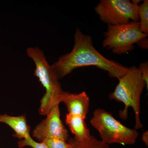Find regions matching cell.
I'll return each instance as SVG.
<instances>
[{
	"label": "cell",
	"mask_w": 148,
	"mask_h": 148,
	"mask_svg": "<svg viewBox=\"0 0 148 148\" xmlns=\"http://www.w3.org/2000/svg\"><path fill=\"white\" fill-rule=\"evenodd\" d=\"M138 17L140 20V31L145 34H148V1L144 0L143 3L138 5Z\"/></svg>",
	"instance_id": "7c38bea8"
},
{
	"label": "cell",
	"mask_w": 148,
	"mask_h": 148,
	"mask_svg": "<svg viewBox=\"0 0 148 148\" xmlns=\"http://www.w3.org/2000/svg\"><path fill=\"white\" fill-rule=\"evenodd\" d=\"M138 46L141 48L147 49L148 47V40L147 37L140 40L138 43Z\"/></svg>",
	"instance_id": "2e32d148"
},
{
	"label": "cell",
	"mask_w": 148,
	"mask_h": 148,
	"mask_svg": "<svg viewBox=\"0 0 148 148\" xmlns=\"http://www.w3.org/2000/svg\"><path fill=\"white\" fill-rule=\"evenodd\" d=\"M0 148H1V147H0Z\"/></svg>",
	"instance_id": "ac0fdd59"
},
{
	"label": "cell",
	"mask_w": 148,
	"mask_h": 148,
	"mask_svg": "<svg viewBox=\"0 0 148 148\" xmlns=\"http://www.w3.org/2000/svg\"><path fill=\"white\" fill-rule=\"evenodd\" d=\"M66 122L72 133L75 135L74 139L77 141H85L92 137L85 119L82 117L68 113L66 116Z\"/></svg>",
	"instance_id": "30bf717a"
},
{
	"label": "cell",
	"mask_w": 148,
	"mask_h": 148,
	"mask_svg": "<svg viewBox=\"0 0 148 148\" xmlns=\"http://www.w3.org/2000/svg\"><path fill=\"white\" fill-rule=\"evenodd\" d=\"M138 6L129 0H101L94 10L103 23L115 25L138 22Z\"/></svg>",
	"instance_id": "8992f818"
},
{
	"label": "cell",
	"mask_w": 148,
	"mask_h": 148,
	"mask_svg": "<svg viewBox=\"0 0 148 148\" xmlns=\"http://www.w3.org/2000/svg\"><path fill=\"white\" fill-rule=\"evenodd\" d=\"M89 98L85 91L72 93L64 91L62 102L66 105L69 113L85 119L88 112Z\"/></svg>",
	"instance_id": "ba28073f"
},
{
	"label": "cell",
	"mask_w": 148,
	"mask_h": 148,
	"mask_svg": "<svg viewBox=\"0 0 148 148\" xmlns=\"http://www.w3.org/2000/svg\"><path fill=\"white\" fill-rule=\"evenodd\" d=\"M0 123H4L9 126L14 132V138L23 140L31 136L30 127L27 123L25 115L12 116L7 114L0 115Z\"/></svg>",
	"instance_id": "9c48e42d"
},
{
	"label": "cell",
	"mask_w": 148,
	"mask_h": 148,
	"mask_svg": "<svg viewBox=\"0 0 148 148\" xmlns=\"http://www.w3.org/2000/svg\"><path fill=\"white\" fill-rule=\"evenodd\" d=\"M119 80L114 90L110 94V98L124 104V109L119 112L122 119L127 118L128 108H132L135 114V129L143 128L140 117V98L146 85L140 70L135 66L129 67L126 73Z\"/></svg>",
	"instance_id": "3957f363"
},
{
	"label": "cell",
	"mask_w": 148,
	"mask_h": 148,
	"mask_svg": "<svg viewBox=\"0 0 148 148\" xmlns=\"http://www.w3.org/2000/svg\"><path fill=\"white\" fill-rule=\"evenodd\" d=\"M95 66L108 72L112 78L119 79L126 73L128 68L104 57L95 49L92 38L77 28L74 34V45L70 53L62 56L51 65L58 79H61L77 68Z\"/></svg>",
	"instance_id": "6da1fadb"
},
{
	"label": "cell",
	"mask_w": 148,
	"mask_h": 148,
	"mask_svg": "<svg viewBox=\"0 0 148 148\" xmlns=\"http://www.w3.org/2000/svg\"><path fill=\"white\" fill-rule=\"evenodd\" d=\"M68 142L71 143L73 148H110L109 145L92 136L89 140L81 142L70 138Z\"/></svg>",
	"instance_id": "8fae6325"
},
{
	"label": "cell",
	"mask_w": 148,
	"mask_h": 148,
	"mask_svg": "<svg viewBox=\"0 0 148 148\" xmlns=\"http://www.w3.org/2000/svg\"><path fill=\"white\" fill-rule=\"evenodd\" d=\"M90 123L99 132L101 140L109 145L114 143L134 145L139 137L137 130L125 126L103 109L95 110Z\"/></svg>",
	"instance_id": "277c9868"
},
{
	"label": "cell",
	"mask_w": 148,
	"mask_h": 148,
	"mask_svg": "<svg viewBox=\"0 0 148 148\" xmlns=\"http://www.w3.org/2000/svg\"><path fill=\"white\" fill-rule=\"evenodd\" d=\"M18 146L20 148L27 147L32 148H48L44 143L35 141L31 136L23 140H19L18 143Z\"/></svg>",
	"instance_id": "4fadbf2b"
},
{
	"label": "cell",
	"mask_w": 148,
	"mask_h": 148,
	"mask_svg": "<svg viewBox=\"0 0 148 148\" xmlns=\"http://www.w3.org/2000/svg\"><path fill=\"white\" fill-rule=\"evenodd\" d=\"M138 69L141 73L142 79L145 83L147 90H148V62L141 63L139 65Z\"/></svg>",
	"instance_id": "9a60e30c"
},
{
	"label": "cell",
	"mask_w": 148,
	"mask_h": 148,
	"mask_svg": "<svg viewBox=\"0 0 148 148\" xmlns=\"http://www.w3.org/2000/svg\"><path fill=\"white\" fill-rule=\"evenodd\" d=\"M142 140L147 147L148 146V131L147 130L143 133L142 137Z\"/></svg>",
	"instance_id": "e0dca14e"
},
{
	"label": "cell",
	"mask_w": 148,
	"mask_h": 148,
	"mask_svg": "<svg viewBox=\"0 0 148 148\" xmlns=\"http://www.w3.org/2000/svg\"><path fill=\"white\" fill-rule=\"evenodd\" d=\"M104 35L103 47L120 55L133 50L135 44L148 36L140 31L139 21H132L127 24L108 25Z\"/></svg>",
	"instance_id": "5b68a950"
},
{
	"label": "cell",
	"mask_w": 148,
	"mask_h": 148,
	"mask_svg": "<svg viewBox=\"0 0 148 148\" xmlns=\"http://www.w3.org/2000/svg\"><path fill=\"white\" fill-rule=\"evenodd\" d=\"M27 52L36 65L34 75L38 78L45 89V94L40 100L39 112L41 115L46 116L54 106L62 102L64 91L42 51L38 47H29Z\"/></svg>",
	"instance_id": "7a4b0ae2"
},
{
	"label": "cell",
	"mask_w": 148,
	"mask_h": 148,
	"mask_svg": "<svg viewBox=\"0 0 148 148\" xmlns=\"http://www.w3.org/2000/svg\"><path fill=\"white\" fill-rule=\"evenodd\" d=\"M48 148H73L69 142L59 139H48L43 141Z\"/></svg>",
	"instance_id": "5bb4252c"
},
{
	"label": "cell",
	"mask_w": 148,
	"mask_h": 148,
	"mask_svg": "<svg viewBox=\"0 0 148 148\" xmlns=\"http://www.w3.org/2000/svg\"><path fill=\"white\" fill-rule=\"evenodd\" d=\"M46 116L45 119L33 130V137L39 142L52 139L67 142L69 140V132L61 121L59 105L54 106Z\"/></svg>",
	"instance_id": "52a82bcc"
}]
</instances>
